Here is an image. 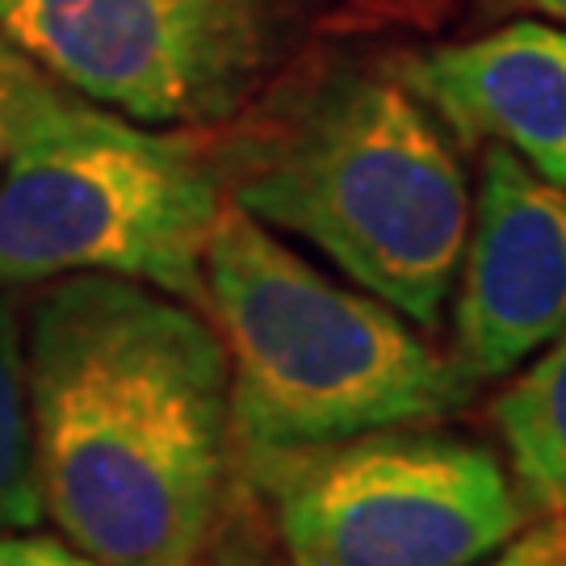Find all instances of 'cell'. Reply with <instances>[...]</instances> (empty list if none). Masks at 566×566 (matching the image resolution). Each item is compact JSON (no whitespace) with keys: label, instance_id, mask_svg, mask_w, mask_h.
I'll use <instances>...</instances> for the list:
<instances>
[{"label":"cell","instance_id":"obj_12","mask_svg":"<svg viewBox=\"0 0 566 566\" xmlns=\"http://www.w3.org/2000/svg\"><path fill=\"white\" fill-rule=\"evenodd\" d=\"M462 0H336V18L361 30H437Z\"/></svg>","mask_w":566,"mask_h":566},{"label":"cell","instance_id":"obj_4","mask_svg":"<svg viewBox=\"0 0 566 566\" xmlns=\"http://www.w3.org/2000/svg\"><path fill=\"white\" fill-rule=\"evenodd\" d=\"M223 185L206 130H160L63 84L0 177V285L105 273L206 306Z\"/></svg>","mask_w":566,"mask_h":566},{"label":"cell","instance_id":"obj_15","mask_svg":"<svg viewBox=\"0 0 566 566\" xmlns=\"http://www.w3.org/2000/svg\"><path fill=\"white\" fill-rule=\"evenodd\" d=\"M486 18H542L554 21V25H566V0H483Z\"/></svg>","mask_w":566,"mask_h":566},{"label":"cell","instance_id":"obj_9","mask_svg":"<svg viewBox=\"0 0 566 566\" xmlns=\"http://www.w3.org/2000/svg\"><path fill=\"white\" fill-rule=\"evenodd\" d=\"M491 407L512 483L533 516L566 521V327L533 353Z\"/></svg>","mask_w":566,"mask_h":566},{"label":"cell","instance_id":"obj_1","mask_svg":"<svg viewBox=\"0 0 566 566\" xmlns=\"http://www.w3.org/2000/svg\"><path fill=\"white\" fill-rule=\"evenodd\" d=\"M42 516L105 566H193L231 474L219 332L151 285L55 277L21 327Z\"/></svg>","mask_w":566,"mask_h":566},{"label":"cell","instance_id":"obj_8","mask_svg":"<svg viewBox=\"0 0 566 566\" xmlns=\"http://www.w3.org/2000/svg\"><path fill=\"white\" fill-rule=\"evenodd\" d=\"M458 151L486 143L566 189V25L512 18L486 34L390 55Z\"/></svg>","mask_w":566,"mask_h":566},{"label":"cell","instance_id":"obj_10","mask_svg":"<svg viewBox=\"0 0 566 566\" xmlns=\"http://www.w3.org/2000/svg\"><path fill=\"white\" fill-rule=\"evenodd\" d=\"M42 521L39 474H34V432L25 403V361H21L18 311L0 285V533L34 528Z\"/></svg>","mask_w":566,"mask_h":566},{"label":"cell","instance_id":"obj_11","mask_svg":"<svg viewBox=\"0 0 566 566\" xmlns=\"http://www.w3.org/2000/svg\"><path fill=\"white\" fill-rule=\"evenodd\" d=\"M60 88L63 84L55 76H46L18 42L0 34V177L13 164L30 126L39 122V114L51 105V97Z\"/></svg>","mask_w":566,"mask_h":566},{"label":"cell","instance_id":"obj_14","mask_svg":"<svg viewBox=\"0 0 566 566\" xmlns=\"http://www.w3.org/2000/svg\"><path fill=\"white\" fill-rule=\"evenodd\" d=\"M0 566H105V563L88 558L72 542L13 528V533H0Z\"/></svg>","mask_w":566,"mask_h":566},{"label":"cell","instance_id":"obj_6","mask_svg":"<svg viewBox=\"0 0 566 566\" xmlns=\"http://www.w3.org/2000/svg\"><path fill=\"white\" fill-rule=\"evenodd\" d=\"M315 0H0V34L84 102L219 130L277 81Z\"/></svg>","mask_w":566,"mask_h":566},{"label":"cell","instance_id":"obj_13","mask_svg":"<svg viewBox=\"0 0 566 566\" xmlns=\"http://www.w3.org/2000/svg\"><path fill=\"white\" fill-rule=\"evenodd\" d=\"M479 566H566V521L533 516L507 546H500Z\"/></svg>","mask_w":566,"mask_h":566},{"label":"cell","instance_id":"obj_3","mask_svg":"<svg viewBox=\"0 0 566 566\" xmlns=\"http://www.w3.org/2000/svg\"><path fill=\"white\" fill-rule=\"evenodd\" d=\"M243 453L432 424L474 378L382 298L348 290L223 198L202 261Z\"/></svg>","mask_w":566,"mask_h":566},{"label":"cell","instance_id":"obj_5","mask_svg":"<svg viewBox=\"0 0 566 566\" xmlns=\"http://www.w3.org/2000/svg\"><path fill=\"white\" fill-rule=\"evenodd\" d=\"M290 566H479L533 521L500 458L437 428L248 453Z\"/></svg>","mask_w":566,"mask_h":566},{"label":"cell","instance_id":"obj_7","mask_svg":"<svg viewBox=\"0 0 566 566\" xmlns=\"http://www.w3.org/2000/svg\"><path fill=\"white\" fill-rule=\"evenodd\" d=\"M566 327V189L486 143L470 193L453 357L474 382L507 378Z\"/></svg>","mask_w":566,"mask_h":566},{"label":"cell","instance_id":"obj_16","mask_svg":"<svg viewBox=\"0 0 566 566\" xmlns=\"http://www.w3.org/2000/svg\"><path fill=\"white\" fill-rule=\"evenodd\" d=\"M193 566H269L261 558H248V554H235V549H223V554H214V558H198Z\"/></svg>","mask_w":566,"mask_h":566},{"label":"cell","instance_id":"obj_2","mask_svg":"<svg viewBox=\"0 0 566 566\" xmlns=\"http://www.w3.org/2000/svg\"><path fill=\"white\" fill-rule=\"evenodd\" d=\"M206 147L227 202L319 248L365 294L437 332L470 181L458 143L390 60L324 51L277 72Z\"/></svg>","mask_w":566,"mask_h":566}]
</instances>
